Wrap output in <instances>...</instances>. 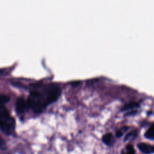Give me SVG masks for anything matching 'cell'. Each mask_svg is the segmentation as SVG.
Segmentation results:
<instances>
[{
  "instance_id": "cell-4",
  "label": "cell",
  "mask_w": 154,
  "mask_h": 154,
  "mask_svg": "<svg viewBox=\"0 0 154 154\" xmlns=\"http://www.w3.org/2000/svg\"><path fill=\"white\" fill-rule=\"evenodd\" d=\"M137 147L139 150L144 153L148 154L150 153H154V146H150L148 144L141 143L138 144Z\"/></svg>"
},
{
  "instance_id": "cell-11",
  "label": "cell",
  "mask_w": 154,
  "mask_h": 154,
  "mask_svg": "<svg viewBox=\"0 0 154 154\" xmlns=\"http://www.w3.org/2000/svg\"><path fill=\"white\" fill-rule=\"evenodd\" d=\"M137 135V133L135 131H133V132H131L130 133H128L125 137V141H128V140H129L132 138H134V137H135Z\"/></svg>"
},
{
  "instance_id": "cell-2",
  "label": "cell",
  "mask_w": 154,
  "mask_h": 154,
  "mask_svg": "<svg viewBox=\"0 0 154 154\" xmlns=\"http://www.w3.org/2000/svg\"><path fill=\"white\" fill-rule=\"evenodd\" d=\"M0 106L1 129L5 135H10L15 129V120L10 116L5 105Z\"/></svg>"
},
{
  "instance_id": "cell-6",
  "label": "cell",
  "mask_w": 154,
  "mask_h": 154,
  "mask_svg": "<svg viewBox=\"0 0 154 154\" xmlns=\"http://www.w3.org/2000/svg\"><path fill=\"white\" fill-rule=\"evenodd\" d=\"M139 106L138 103L137 102H132L130 103H128L126 105H125L121 109L122 111H126V110H129L134 108H137Z\"/></svg>"
},
{
  "instance_id": "cell-8",
  "label": "cell",
  "mask_w": 154,
  "mask_h": 154,
  "mask_svg": "<svg viewBox=\"0 0 154 154\" xmlns=\"http://www.w3.org/2000/svg\"><path fill=\"white\" fill-rule=\"evenodd\" d=\"M122 154H135V150L133 146L131 144L127 145L125 149L122 152Z\"/></svg>"
},
{
  "instance_id": "cell-7",
  "label": "cell",
  "mask_w": 154,
  "mask_h": 154,
  "mask_svg": "<svg viewBox=\"0 0 154 154\" xmlns=\"http://www.w3.org/2000/svg\"><path fill=\"white\" fill-rule=\"evenodd\" d=\"M145 137L147 138L154 140V123L151 126V127L146 132Z\"/></svg>"
},
{
  "instance_id": "cell-13",
  "label": "cell",
  "mask_w": 154,
  "mask_h": 154,
  "mask_svg": "<svg viewBox=\"0 0 154 154\" xmlns=\"http://www.w3.org/2000/svg\"><path fill=\"white\" fill-rule=\"evenodd\" d=\"M136 111H131V112H128L126 115H130V114H135L136 113Z\"/></svg>"
},
{
  "instance_id": "cell-10",
  "label": "cell",
  "mask_w": 154,
  "mask_h": 154,
  "mask_svg": "<svg viewBox=\"0 0 154 154\" xmlns=\"http://www.w3.org/2000/svg\"><path fill=\"white\" fill-rule=\"evenodd\" d=\"M128 128H129V127H128V126H124L122 128H121L120 129H119V131H117L116 133V137L118 138L121 137L123 135V134L128 129Z\"/></svg>"
},
{
  "instance_id": "cell-3",
  "label": "cell",
  "mask_w": 154,
  "mask_h": 154,
  "mask_svg": "<svg viewBox=\"0 0 154 154\" xmlns=\"http://www.w3.org/2000/svg\"><path fill=\"white\" fill-rule=\"evenodd\" d=\"M28 108H29L27 100H26L22 97H20L17 99L15 104V109L18 114H23Z\"/></svg>"
},
{
  "instance_id": "cell-5",
  "label": "cell",
  "mask_w": 154,
  "mask_h": 154,
  "mask_svg": "<svg viewBox=\"0 0 154 154\" xmlns=\"http://www.w3.org/2000/svg\"><path fill=\"white\" fill-rule=\"evenodd\" d=\"M102 141L106 145L111 146L113 145L115 141L112 134L111 133H108L102 137Z\"/></svg>"
},
{
  "instance_id": "cell-12",
  "label": "cell",
  "mask_w": 154,
  "mask_h": 154,
  "mask_svg": "<svg viewBox=\"0 0 154 154\" xmlns=\"http://www.w3.org/2000/svg\"><path fill=\"white\" fill-rule=\"evenodd\" d=\"M79 83H80L79 81H75V82H71V84H72V85L73 86H77V85H79Z\"/></svg>"
},
{
  "instance_id": "cell-1",
  "label": "cell",
  "mask_w": 154,
  "mask_h": 154,
  "mask_svg": "<svg viewBox=\"0 0 154 154\" xmlns=\"http://www.w3.org/2000/svg\"><path fill=\"white\" fill-rule=\"evenodd\" d=\"M61 92V88L55 84L37 85L30 90L26 100L29 108L35 113H40L58 99Z\"/></svg>"
},
{
  "instance_id": "cell-9",
  "label": "cell",
  "mask_w": 154,
  "mask_h": 154,
  "mask_svg": "<svg viewBox=\"0 0 154 154\" xmlns=\"http://www.w3.org/2000/svg\"><path fill=\"white\" fill-rule=\"evenodd\" d=\"M10 99V97L5 94H1L0 97V105H5V103H7Z\"/></svg>"
}]
</instances>
